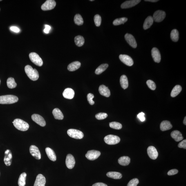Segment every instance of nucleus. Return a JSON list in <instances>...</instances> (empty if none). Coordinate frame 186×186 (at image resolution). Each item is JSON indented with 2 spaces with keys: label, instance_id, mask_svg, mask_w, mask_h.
Segmentation results:
<instances>
[{
  "label": "nucleus",
  "instance_id": "1",
  "mask_svg": "<svg viewBox=\"0 0 186 186\" xmlns=\"http://www.w3.org/2000/svg\"><path fill=\"white\" fill-rule=\"evenodd\" d=\"M25 73L31 80L35 81L38 79V72L35 69H33L31 66L28 65L25 66Z\"/></svg>",
  "mask_w": 186,
  "mask_h": 186
},
{
  "label": "nucleus",
  "instance_id": "2",
  "mask_svg": "<svg viewBox=\"0 0 186 186\" xmlns=\"http://www.w3.org/2000/svg\"><path fill=\"white\" fill-rule=\"evenodd\" d=\"M19 101L18 97L15 95H8L0 96V104H11L15 103Z\"/></svg>",
  "mask_w": 186,
  "mask_h": 186
},
{
  "label": "nucleus",
  "instance_id": "3",
  "mask_svg": "<svg viewBox=\"0 0 186 186\" xmlns=\"http://www.w3.org/2000/svg\"><path fill=\"white\" fill-rule=\"evenodd\" d=\"M12 123L16 129L21 131H26L30 127L27 123L21 119H15Z\"/></svg>",
  "mask_w": 186,
  "mask_h": 186
},
{
  "label": "nucleus",
  "instance_id": "4",
  "mask_svg": "<svg viewBox=\"0 0 186 186\" xmlns=\"http://www.w3.org/2000/svg\"><path fill=\"white\" fill-rule=\"evenodd\" d=\"M104 142L109 145H115L119 143L120 139L118 136L113 135H109L104 138Z\"/></svg>",
  "mask_w": 186,
  "mask_h": 186
},
{
  "label": "nucleus",
  "instance_id": "5",
  "mask_svg": "<svg viewBox=\"0 0 186 186\" xmlns=\"http://www.w3.org/2000/svg\"><path fill=\"white\" fill-rule=\"evenodd\" d=\"M67 134L71 138L81 139L84 137V133L82 132L75 129H69L67 131Z\"/></svg>",
  "mask_w": 186,
  "mask_h": 186
},
{
  "label": "nucleus",
  "instance_id": "6",
  "mask_svg": "<svg viewBox=\"0 0 186 186\" xmlns=\"http://www.w3.org/2000/svg\"><path fill=\"white\" fill-rule=\"evenodd\" d=\"M30 59L37 66H41L43 64V61L39 55L35 52H32L29 55Z\"/></svg>",
  "mask_w": 186,
  "mask_h": 186
},
{
  "label": "nucleus",
  "instance_id": "7",
  "mask_svg": "<svg viewBox=\"0 0 186 186\" xmlns=\"http://www.w3.org/2000/svg\"><path fill=\"white\" fill-rule=\"evenodd\" d=\"M56 5V3L55 1L47 0L41 6V9L44 11L51 10L55 8Z\"/></svg>",
  "mask_w": 186,
  "mask_h": 186
},
{
  "label": "nucleus",
  "instance_id": "8",
  "mask_svg": "<svg viewBox=\"0 0 186 186\" xmlns=\"http://www.w3.org/2000/svg\"><path fill=\"white\" fill-rule=\"evenodd\" d=\"M166 17L165 12L161 10H158L155 12L153 15L154 21L156 22H160L163 21Z\"/></svg>",
  "mask_w": 186,
  "mask_h": 186
},
{
  "label": "nucleus",
  "instance_id": "9",
  "mask_svg": "<svg viewBox=\"0 0 186 186\" xmlns=\"http://www.w3.org/2000/svg\"><path fill=\"white\" fill-rule=\"evenodd\" d=\"M100 155V151L92 150L87 152V153L86 154V157L88 159L93 161L98 158Z\"/></svg>",
  "mask_w": 186,
  "mask_h": 186
},
{
  "label": "nucleus",
  "instance_id": "10",
  "mask_svg": "<svg viewBox=\"0 0 186 186\" xmlns=\"http://www.w3.org/2000/svg\"><path fill=\"white\" fill-rule=\"evenodd\" d=\"M119 58L123 63L128 66H132L134 63L132 59L128 55H120Z\"/></svg>",
  "mask_w": 186,
  "mask_h": 186
},
{
  "label": "nucleus",
  "instance_id": "11",
  "mask_svg": "<svg viewBox=\"0 0 186 186\" xmlns=\"http://www.w3.org/2000/svg\"><path fill=\"white\" fill-rule=\"evenodd\" d=\"M32 118L34 122L41 127H45L46 125L45 119L40 115L35 114L32 115Z\"/></svg>",
  "mask_w": 186,
  "mask_h": 186
},
{
  "label": "nucleus",
  "instance_id": "12",
  "mask_svg": "<svg viewBox=\"0 0 186 186\" xmlns=\"http://www.w3.org/2000/svg\"><path fill=\"white\" fill-rule=\"evenodd\" d=\"M31 154L37 160H40L41 158V155L40 152L38 148L34 145L30 146V149Z\"/></svg>",
  "mask_w": 186,
  "mask_h": 186
},
{
  "label": "nucleus",
  "instance_id": "13",
  "mask_svg": "<svg viewBox=\"0 0 186 186\" xmlns=\"http://www.w3.org/2000/svg\"><path fill=\"white\" fill-rule=\"evenodd\" d=\"M140 0H131L126 1L121 5V8L123 9L129 8H132L138 4L140 2Z\"/></svg>",
  "mask_w": 186,
  "mask_h": 186
},
{
  "label": "nucleus",
  "instance_id": "14",
  "mask_svg": "<svg viewBox=\"0 0 186 186\" xmlns=\"http://www.w3.org/2000/svg\"><path fill=\"white\" fill-rule=\"evenodd\" d=\"M148 154L150 158L152 160H156L158 158V153L156 148L153 146H150L147 149Z\"/></svg>",
  "mask_w": 186,
  "mask_h": 186
},
{
  "label": "nucleus",
  "instance_id": "15",
  "mask_svg": "<svg viewBox=\"0 0 186 186\" xmlns=\"http://www.w3.org/2000/svg\"><path fill=\"white\" fill-rule=\"evenodd\" d=\"M125 38L126 41L132 48H137V45L135 38L132 35L130 34H126L125 35Z\"/></svg>",
  "mask_w": 186,
  "mask_h": 186
},
{
  "label": "nucleus",
  "instance_id": "16",
  "mask_svg": "<svg viewBox=\"0 0 186 186\" xmlns=\"http://www.w3.org/2000/svg\"><path fill=\"white\" fill-rule=\"evenodd\" d=\"M66 164L67 167L69 169H72L74 167L75 160L73 155L68 154L66 157Z\"/></svg>",
  "mask_w": 186,
  "mask_h": 186
},
{
  "label": "nucleus",
  "instance_id": "17",
  "mask_svg": "<svg viewBox=\"0 0 186 186\" xmlns=\"http://www.w3.org/2000/svg\"><path fill=\"white\" fill-rule=\"evenodd\" d=\"M12 154L10 150H7L5 152L4 162L6 165L10 166L12 164Z\"/></svg>",
  "mask_w": 186,
  "mask_h": 186
},
{
  "label": "nucleus",
  "instance_id": "18",
  "mask_svg": "<svg viewBox=\"0 0 186 186\" xmlns=\"http://www.w3.org/2000/svg\"><path fill=\"white\" fill-rule=\"evenodd\" d=\"M151 54L155 62L159 63L161 60V56L158 48H153L151 50Z\"/></svg>",
  "mask_w": 186,
  "mask_h": 186
},
{
  "label": "nucleus",
  "instance_id": "19",
  "mask_svg": "<svg viewBox=\"0 0 186 186\" xmlns=\"http://www.w3.org/2000/svg\"><path fill=\"white\" fill-rule=\"evenodd\" d=\"M46 179L43 175L39 174L37 176L34 186H45Z\"/></svg>",
  "mask_w": 186,
  "mask_h": 186
},
{
  "label": "nucleus",
  "instance_id": "20",
  "mask_svg": "<svg viewBox=\"0 0 186 186\" xmlns=\"http://www.w3.org/2000/svg\"><path fill=\"white\" fill-rule=\"evenodd\" d=\"M62 94L65 98L71 99L74 97L75 92L71 88H67L64 90Z\"/></svg>",
  "mask_w": 186,
  "mask_h": 186
},
{
  "label": "nucleus",
  "instance_id": "21",
  "mask_svg": "<svg viewBox=\"0 0 186 186\" xmlns=\"http://www.w3.org/2000/svg\"><path fill=\"white\" fill-rule=\"evenodd\" d=\"M99 93L103 96L109 97L111 95V91L109 88L104 85H102L99 86Z\"/></svg>",
  "mask_w": 186,
  "mask_h": 186
},
{
  "label": "nucleus",
  "instance_id": "22",
  "mask_svg": "<svg viewBox=\"0 0 186 186\" xmlns=\"http://www.w3.org/2000/svg\"><path fill=\"white\" fill-rule=\"evenodd\" d=\"M172 128V125L171 122L168 121H163L160 124V129L163 131L170 130Z\"/></svg>",
  "mask_w": 186,
  "mask_h": 186
},
{
  "label": "nucleus",
  "instance_id": "23",
  "mask_svg": "<svg viewBox=\"0 0 186 186\" xmlns=\"http://www.w3.org/2000/svg\"><path fill=\"white\" fill-rule=\"evenodd\" d=\"M45 151H46V154L50 160L53 161H55L56 160V156L55 152L53 150L47 147L45 149Z\"/></svg>",
  "mask_w": 186,
  "mask_h": 186
},
{
  "label": "nucleus",
  "instance_id": "24",
  "mask_svg": "<svg viewBox=\"0 0 186 186\" xmlns=\"http://www.w3.org/2000/svg\"><path fill=\"white\" fill-rule=\"evenodd\" d=\"M171 135L172 138L176 142L181 141L183 139L182 133L178 130L172 131L171 133Z\"/></svg>",
  "mask_w": 186,
  "mask_h": 186
},
{
  "label": "nucleus",
  "instance_id": "25",
  "mask_svg": "<svg viewBox=\"0 0 186 186\" xmlns=\"http://www.w3.org/2000/svg\"><path fill=\"white\" fill-rule=\"evenodd\" d=\"M81 63L79 61H74L68 65V69L70 71H75L80 67Z\"/></svg>",
  "mask_w": 186,
  "mask_h": 186
},
{
  "label": "nucleus",
  "instance_id": "26",
  "mask_svg": "<svg viewBox=\"0 0 186 186\" xmlns=\"http://www.w3.org/2000/svg\"><path fill=\"white\" fill-rule=\"evenodd\" d=\"M154 20L153 17L151 16H149L144 21L143 27L144 30H146L150 27L153 24Z\"/></svg>",
  "mask_w": 186,
  "mask_h": 186
},
{
  "label": "nucleus",
  "instance_id": "27",
  "mask_svg": "<svg viewBox=\"0 0 186 186\" xmlns=\"http://www.w3.org/2000/svg\"><path fill=\"white\" fill-rule=\"evenodd\" d=\"M52 114L54 118L57 120H62L64 119V116L63 113L58 108H55L52 111Z\"/></svg>",
  "mask_w": 186,
  "mask_h": 186
},
{
  "label": "nucleus",
  "instance_id": "28",
  "mask_svg": "<svg viewBox=\"0 0 186 186\" xmlns=\"http://www.w3.org/2000/svg\"><path fill=\"white\" fill-rule=\"evenodd\" d=\"M118 163L120 165L122 166H127L130 162V159L129 157L123 156L120 157L118 159Z\"/></svg>",
  "mask_w": 186,
  "mask_h": 186
},
{
  "label": "nucleus",
  "instance_id": "29",
  "mask_svg": "<svg viewBox=\"0 0 186 186\" xmlns=\"http://www.w3.org/2000/svg\"><path fill=\"white\" fill-rule=\"evenodd\" d=\"M120 83L121 86L124 89H127L129 86L128 78L126 75H122L120 78Z\"/></svg>",
  "mask_w": 186,
  "mask_h": 186
},
{
  "label": "nucleus",
  "instance_id": "30",
  "mask_svg": "<svg viewBox=\"0 0 186 186\" xmlns=\"http://www.w3.org/2000/svg\"><path fill=\"white\" fill-rule=\"evenodd\" d=\"M106 176L108 177L115 179H120L122 176L121 173L116 172H110L107 173Z\"/></svg>",
  "mask_w": 186,
  "mask_h": 186
},
{
  "label": "nucleus",
  "instance_id": "31",
  "mask_svg": "<svg viewBox=\"0 0 186 186\" xmlns=\"http://www.w3.org/2000/svg\"><path fill=\"white\" fill-rule=\"evenodd\" d=\"M182 90V88L181 86L179 85L175 86L171 92V96L172 97H175L177 96L181 91Z\"/></svg>",
  "mask_w": 186,
  "mask_h": 186
},
{
  "label": "nucleus",
  "instance_id": "32",
  "mask_svg": "<svg viewBox=\"0 0 186 186\" xmlns=\"http://www.w3.org/2000/svg\"><path fill=\"white\" fill-rule=\"evenodd\" d=\"M27 174L26 173L23 172L19 176L18 185L19 186H25L26 185V181Z\"/></svg>",
  "mask_w": 186,
  "mask_h": 186
},
{
  "label": "nucleus",
  "instance_id": "33",
  "mask_svg": "<svg viewBox=\"0 0 186 186\" xmlns=\"http://www.w3.org/2000/svg\"><path fill=\"white\" fill-rule=\"evenodd\" d=\"M75 42L76 45L78 47L82 46L84 43V39L82 36L79 35L75 38Z\"/></svg>",
  "mask_w": 186,
  "mask_h": 186
},
{
  "label": "nucleus",
  "instance_id": "34",
  "mask_svg": "<svg viewBox=\"0 0 186 186\" xmlns=\"http://www.w3.org/2000/svg\"><path fill=\"white\" fill-rule=\"evenodd\" d=\"M108 65L106 64L100 65L95 70V73L97 75H100L108 67Z\"/></svg>",
  "mask_w": 186,
  "mask_h": 186
},
{
  "label": "nucleus",
  "instance_id": "35",
  "mask_svg": "<svg viewBox=\"0 0 186 186\" xmlns=\"http://www.w3.org/2000/svg\"><path fill=\"white\" fill-rule=\"evenodd\" d=\"M7 86L10 89H13L17 86V84L14 79L12 77L9 78L7 81Z\"/></svg>",
  "mask_w": 186,
  "mask_h": 186
},
{
  "label": "nucleus",
  "instance_id": "36",
  "mask_svg": "<svg viewBox=\"0 0 186 186\" xmlns=\"http://www.w3.org/2000/svg\"><path fill=\"white\" fill-rule=\"evenodd\" d=\"M170 36L173 41L177 42L179 39V32L178 30L176 29H174L172 31Z\"/></svg>",
  "mask_w": 186,
  "mask_h": 186
},
{
  "label": "nucleus",
  "instance_id": "37",
  "mask_svg": "<svg viewBox=\"0 0 186 186\" xmlns=\"http://www.w3.org/2000/svg\"><path fill=\"white\" fill-rule=\"evenodd\" d=\"M74 21L75 24L79 26H81L84 23V20L81 16L80 14H77L75 16Z\"/></svg>",
  "mask_w": 186,
  "mask_h": 186
},
{
  "label": "nucleus",
  "instance_id": "38",
  "mask_svg": "<svg viewBox=\"0 0 186 186\" xmlns=\"http://www.w3.org/2000/svg\"><path fill=\"white\" fill-rule=\"evenodd\" d=\"M128 19L126 17H122L115 19L113 21V24L115 26L124 24V23L127 22Z\"/></svg>",
  "mask_w": 186,
  "mask_h": 186
},
{
  "label": "nucleus",
  "instance_id": "39",
  "mask_svg": "<svg viewBox=\"0 0 186 186\" xmlns=\"http://www.w3.org/2000/svg\"><path fill=\"white\" fill-rule=\"evenodd\" d=\"M109 126L113 129L120 130L122 128V124L118 122H113L110 123Z\"/></svg>",
  "mask_w": 186,
  "mask_h": 186
},
{
  "label": "nucleus",
  "instance_id": "40",
  "mask_svg": "<svg viewBox=\"0 0 186 186\" xmlns=\"http://www.w3.org/2000/svg\"><path fill=\"white\" fill-rule=\"evenodd\" d=\"M94 20L95 24L96 26L97 27L100 26L102 21V18H101L100 16L98 14L95 15L94 17Z\"/></svg>",
  "mask_w": 186,
  "mask_h": 186
},
{
  "label": "nucleus",
  "instance_id": "41",
  "mask_svg": "<svg viewBox=\"0 0 186 186\" xmlns=\"http://www.w3.org/2000/svg\"><path fill=\"white\" fill-rule=\"evenodd\" d=\"M107 114L105 113H99L95 115V118L99 120H103L107 118Z\"/></svg>",
  "mask_w": 186,
  "mask_h": 186
},
{
  "label": "nucleus",
  "instance_id": "42",
  "mask_svg": "<svg viewBox=\"0 0 186 186\" xmlns=\"http://www.w3.org/2000/svg\"><path fill=\"white\" fill-rule=\"evenodd\" d=\"M147 84L150 89L152 90H154L156 89V84L153 81L150 80H148L147 82Z\"/></svg>",
  "mask_w": 186,
  "mask_h": 186
},
{
  "label": "nucleus",
  "instance_id": "43",
  "mask_svg": "<svg viewBox=\"0 0 186 186\" xmlns=\"http://www.w3.org/2000/svg\"><path fill=\"white\" fill-rule=\"evenodd\" d=\"M139 183V181L137 178H133L130 181L127 186H137Z\"/></svg>",
  "mask_w": 186,
  "mask_h": 186
},
{
  "label": "nucleus",
  "instance_id": "44",
  "mask_svg": "<svg viewBox=\"0 0 186 186\" xmlns=\"http://www.w3.org/2000/svg\"><path fill=\"white\" fill-rule=\"evenodd\" d=\"M94 97V95L93 94L89 93L88 94L87 96V100L89 104L93 105L95 104V102L93 100V99Z\"/></svg>",
  "mask_w": 186,
  "mask_h": 186
},
{
  "label": "nucleus",
  "instance_id": "45",
  "mask_svg": "<svg viewBox=\"0 0 186 186\" xmlns=\"http://www.w3.org/2000/svg\"><path fill=\"white\" fill-rule=\"evenodd\" d=\"M178 147L181 148L186 149V140L185 139L180 142L178 144Z\"/></svg>",
  "mask_w": 186,
  "mask_h": 186
},
{
  "label": "nucleus",
  "instance_id": "46",
  "mask_svg": "<svg viewBox=\"0 0 186 186\" xmlns=\"http://www.w3.org/2000/svg\"><path fill=\"white\" fill-rule=\"evenodd\" d=\"M178 173V170L176 169L171 170L169 171L167 173L168 175L169 176H173L177 174Z\"/></svg>",
  "mask_w": 186,
  "mask_h": 186
},
{
  "label": "nucleus",
  "instance_id": "47",
  "mask_svg": "<svg viewBox=\"0 0 186 186\" xmlns=\"http://www.w3.org/2000/svg\"><path fill=\"white\" fill-rule=\"evenodd\" d=\"M144 115H145V114L144 113H141L139 114L137 116H138V118L140 119L141 121L143 122L146 119L145 117H144Z\"/></svg>",
  "mask_w": 186,
  "mask_h": 186
},
{
  "label": "nucleus",
  "instance_id": "48",
  "mask_svg": "<svg viewBox=\"0 0 186 186\" xmlns=\"http://www.w3.org/2000/svg\"><path fill=\"white\" fill-rule=\"evenodd\" d=\"M45 28L44 30V32L45 33L48 34L49 30L51 29V27L48 25H45Z\"/></svg>",
  "mask_w": 186,
  "mask_h": 186
},
{
  "label": "nucleus",
  "instance_id": "49",
  "mask_svg": "<svg viewBox=\"0 0 186 186\" xmlns=\"http://www.w3.org/2000/svg\"><path fill=\"white\" fill-rule=\"evenodd\" d=\"M10 30L12 31L15 32H20V30L19 28L15 26H12L10 27Z\"/></svg>",
  "mask_w": 186,
  "mask_h": 186
},
{
  "label": "nucleus",
  "instance_id": "50",
  "mask_svg": "<svg viewBox=\"0 0 186 186\" xmlns=\"http://www.w3.org/2000/svg\"><path fill=\"white\" fill-rule=\"evenodd\" d=\"M92 186H108L106 184L102 183H97L94 184Z\"/></svg>",
  "mask_w": 186,
  "mask_h": 186
},
{
  "label": "nucleus",
  "instance_id": "51",
  "mask_svg": "<svg viewBox=\"0 0 186 186\" xmlns=\"http://www.w3.org/2000/svg\"><path fill=\"white\" fill-rule=\"evenodd\" d=\"M145 1L151 2H156L159 1H157V0H145Z\"/></svg>",
  "mask_w": 186,
  "mask_h": 186
},
{
  "label": "nucleus",
  "instance_id": "52",
  "mask_svg": "<svg viewBox=\"0 0 186 186\" xmlns=\"http://www.w3.org/2000/svg\"><path fill=\"white\" fill-rule=\"evenodd\" d=\"M183 124L185 125H186V117H185V119H184V120L183 121Z\"/></svg>",
  "mask_w": 186,
  "mask_h": 186
},
{
  "label": "nucleus",
  "instance_id": "53",
  "mask_svg": "<svg viewBox=\"0 0 186 186\" xmlns=\"http://www.w3.org/2000/svg\"><path fill=\"white\" fill-rule=\"evenodd\" d=\"M90 1H94L93 0H90Z\"/></svg>",
  "mask_w": 186,
  "mask_h": 186
},
{
  "label": "nucleus",
  "instance_id": "54",
  "mask_svg": "<svg viewBox=\"0 0 186 186\" xmlns=\"http://www.w3.org/2000/svg\"><path fill=\"white\" fill-rule=\"evenodd\" d=\"M0 84H1V80H0Z\"/></svg>",
  "mask_w": 186,
  "mask_h": 186
},
{
  "label": "nucleus",
  "instance_id": "55",
  "mask_svg": "<svg viewBox=\"0 0 186 186\" xmlns=\"http://www.w3.org/2000/svg\"><path fill=\"white\" fill-rule=\"evenodd\" d=\"M1 1V0H0V1Z\"/></svg>",
  "mask_w": 186,
  "mask_h": 186
},
{
  "label": "nucleus",
  "instance_id": "56",
  "mask_svg": "<svg viewBox=\"0 0 186 186\" xmlns=\"http://www.w3.org/2000/svg\"><path fill=\"white\" fill-rule=\"evenodd\" d=\"M0 10H1V8H0Z\"/></svg>",
  "mask_w": 186,
  "mask_h": 186
}]
</instances>
